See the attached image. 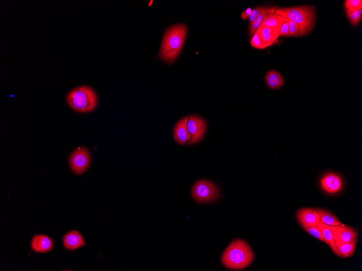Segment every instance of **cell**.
I'll list each match as a JSON object with an SVG mask.
<instances>
[{
  "label": "cell",
  "instance_id": "obj_28",
  "mask_svg": "<svg viewBox=\"0 0 362 271\" xmlns=\"http://www.w3.org/2000/svg\"><path fill=\"white\" fill-rule=\"evenodd\" d=\"M252 12V9L251 8H247L241 13V18L244 20L249 19L250 17H251Z\"/></svg>",
  "mask_w": 362,
  "mask_h": 271
},
{
  "label": "cell",
  "instance_id": "obj_8",
  "mask_svg": "<svg viewBox=\"0 0 362 271\" xmlns=\"http://www.w3.org/2000/svg\"><path fill=\"white\" fill-rule=\"evenodd\" d=\"M332 230L335 242L338 245L358 241V233L350 226L341 224L338 226H329Z\"/></svg>",
  "mask_w": 362,
  "mask_h": 271
},
{
  "label": "cell",
  "instance_id": "obj_1",
  "mask_svg": "<svg viewBox=\"0 0 362 271\" xmlns=\"http://www.w3.org/2000/svg\"><path fill=\"white\" fill-rule=\"evenodd\" d=\"M188 33V26L180 23L166 30L162 40L160 58L168 63H174L181 52Z\"/></svg>",
  "mask_w": 362,
  "mask_h": 271
},
{
  "label": "cell",
  "instance_id": "obj_19",
  "mask_svg": "<svg viewBox=\"0 0 362 271\" xmlns=\"http://www.w3.org/2000/svg\"><path fill=\"white\" fill-rule=\"evenodd\" d=\"M320 216V222L329 226H338L342 224L333 213L322 208H314Z\"/></svg>",
  "mask_w": 362,
  "mask_h": 271
},
{
  "label": "cell",
  "instance_id": "obj_24",
  "mask_svg": "<svg viewBox=\"0 0 362 271\" xmlns=\"http://www.w3.org/2000/svg\"><path fill=\"white\" fill-rule=\"evenodd\" d=\"M289 24V36L291 37H299L300 29L298 25L290 20H286Z\"/></svg>",
  "mask_w": 362,
  "mask_h": 271
},
{
  "label": "cell",
  "instance_id": "obj_4",
  "mask_svg": "<svg viewBox=\"0 0 362 271\" xmlns=\"http://www.w3.org/2000/svg\"><path fill=\"white\" fill-rule=\"evenodd\" d=\"M70 106L74 110L87 113L94 111L98 105V96L88 86H80L71 90L67 97Z\"/></svg>",
  "mask_w": 362,
  "mask_h": 271
},
{
  "label": "cell",
  "instance_id": "obj_5",
  "mask_svg": "<svg viewBox=\"0 0 362 271\" xmlns=\"http://www.w3.org/2000/svg\"><path fill=\"white\" fill-rule=\"evenodd\" d=\"M192 194L195 201L200 203L214 202L220 196V192L215 183L207 180L197 181L192 187Z\"/></svg>",
  "mask_w": 362,
  "mask_h": 271
},
{
  "label": "cell",
  "instance_id": "obj_27",
  "mask_svg": "<svg viewBox=\"0 0 362 271\" xmlns=\"http://www.w3.org/2000/svg\"><path fill=\"white\" fill-rule=\"evenodd\" d=\"M279 37H289V24L286 21L283 24L279 32Z\"/></svg>",
  "mask_w": 362,
  "mask_h": 271
},
{
  "label": "cell",
  "instance_id": "obj_13",
  "mask_svg": "<svg viewBox=\"0 0 362 271\" xmlns=\"http://www.w3.org/2000/svg\"><path fill=\"white\" fill-rule=\"evenodd\" d=\"M280 30L265 27L261 25L256 34L261 42L265 45L269 46L277 42L279 37Z\"/></svg>",
  "mask_w": 362,
  "mask_h": 271
},
{
  "label": "cell",
  "instance_id": "obj_21",
  "mask_svg": "<svg viewBox=\"0 0 362 271\" xmlns=\"http://www.w3.org/2000/svg\"><path fill=\"white\" fill-rule=\"evenodd\" d=\"M345 12L350 23L354 27L358 26L362 20V9L353 12L345 9Z\"/></svg>",
  "mask_w": 362,
  "mask_h": 271
},
{
  "label": "cell",
  "instance_id": "obj_18",
  "mask_svg": "<svg viewBox=\"0 0 362 271\" xmlns=\"http://www.w3.org/2000/svg\"><path fill=\"white\" fill-rule=\"evenodd\" d=\"M279 7L278 6L274 7H265L264 11L259 15V16L257 18L253 23L249 25V34L251 37H253V36L256 34L257 30H258L260 26H261L264 18L268 14L275 13V11Z\"/></svg>",
  "mask_w": 362,
  "mask_h": 271
},
{
  "label": "cell",
  "instance_id": "obj_10",
  "mask_svg": "<svg viewBox=\"0 0 362 271\" xmlns=\"http://www.w3.org/2000/svg\"><path fill=\"white\" fill-rule=\"evenodd\" d=\"M298 223L303 227H316L320 223V216L314 208L307 207L299 209L296 213Z\"/></svg>",
  "mask_w": 362,
  "mask_h": 271
},
{
  "label": "cell",
  "instance_id": "obj_7",
  "mask_svg": "<svg viewBox=\"0 0 362 271\" xmlns=\"http://www.w3.org/2000/svg\"><path fill=\"white\" fill-rule=\"evenodd\" d=\"M91 162L90 153L88 148L84 147L77 148L70 156V167L72 171L77 175H81L87 171Z\"/></svg>",
  "mask_w": 362,
  "mask_h": 271
},
{
  "label": "cell",
  "instance_id": "obj_20",
  "mask_svg": "<svg viewBox=\"0 0 362 271\" xmlns=\"http://www.w3.org/2000/svg\"><path fill=\"white\" fill-rule=\"evenodd\" d=\"M357 242L338 245V257L343 259L351 257L355 252Z\"/></svg>",
  "mask_w": 362,
  "mask_h": 271
},
{
  "label": "cell",
  "instance_id": "obj_26",
  "mask_svg": "<svg viewBox=\"0 0 362 271\" xmlns=\"http://www.w3.org/2000/svg\"><path fill=\"white\" fill-rule=\"evenodd\" d=\"M265 8V7L258 6L252 10L251 17L249 19V25L253 23L255 20L259 16V15L264 11Z\"/></svg>",
  "mask_w": 362,
  "mask_h": 271
},
{
  "label": "cell",
  "instance_id": "obj_3",
  "mask_svg": "<svg viewBox=\"0 0 362 271\" xmlns=\"http://www.w3.org/2000/svg\"><path fill=\"white\" fill-rule=\"evenodd\" d=\"M275 13L281 15L285 20L296 23L300 29L299 37H305L314 29L316 11L312 5L279 8Z\"/></svg>",
  "mask_w": 362,
  "mask_h": 271
},
{
  "label": "cell",
  "instance_id": "obj_17",
  "mask_svg": "<svg viewBox=\"0 0 362 271\" xmlns=\"http://www.w3.org/2000/svg\"><path fill=\"white\" fill-rule=\"evenodd\" d=\"M322 232L324 238L326 240V244L330 247L333 252L338 256V246L336 244L334 238V235L332 231L327 225H325L322 222H320L318 226L316 227Z\"/></svg>",
  "mask_w": 362,
  "mask_h": 271
},
{
  "label": "cell",
  "instance_id": "obj_12",
  "mask_svg": "<svg viewBox=\"0 0 362 271\" xmlns=\"http://www.w3.org/2000/svg\"><path fill=\"white\" fill-rule=\"evenodd\" d=\"M33 250L37 253L49 252L53 247V242L46 235H35L31 242Z\"/></svg>",
  "mask_w": 362,
  "mask_h": 271
},
{
  "label": "cell",
  "instance_id": "obj_11",
  "mask_svg": "<svg viewBox=\"0 0 362 271\" xmlns=\"http://www.w3.org/2000/svg\"><path fill=\"white\" fill-rule=\"evenodd\" d=\"M189 116L183 117L176 124L174 136L175 141L180 145H183L190 142L192 139V136L187 128V123Z\"/></svg>",
  "mask_w": 362,
  "mask_h": 271
},
{
  "label": "cell",
  "instance_id": "obj_25",
  "mask_svg": "<svg viewBox=\"0 0 362 271\" xmlns=\"http://www.w3.org/2000/svg\"><path fill=\"white\" fill-rule=\"evenodd\" d=\"M252 47L258 49H264L269 47V45L264 44L259 39L257 34H255L250 42Z\"/></svg>",
  "mask_w": 362,
  "mask_h": 271
},
{
  "label": "cell",
  "instance_id": "obj_14",
  "mask_svg": "<svg viewBox=\"0 0 362 271\" xmlns=\"http://www.w3.org/2000/svg\"><path fill=\"white\" fill-rule=\"evenodd\" d=\"M63 243L65 248L69 250H75L86 245L82 236L76 231L66 234L63 238Z\"/></svg>",
  "mask_w": 362,
  "mask_h": 271
},
{
  "label": "cell",
  "instance_id": "obj_16",
  "mask_svg": "<svg viewBox=\"0 0 362 271\" xmlns=\"http://www.w3.org/2000/svg\"><path fill=\"white\" fill-rule=\"evenodd\" d=\"M285 22L286 20L281 15L275 13H270L265 16L261 25L265 27L280 30Z\"/></svg>",
  "mask_w": 362,
  "mask_h": 271
},
{
  "label": "cell",
  "instance_id": "obj_15",
  "mask_svg": "<svg viewBox=\"0 0 362 271\" xmlns=\"http://www.w3.org/2000/svg\"><path fill=\"white\" fill-rule=\"evenodd\" d=\"M265 83L268 88L278 90L285 85V81L281 74L277 71L269 70L265 75Z\"/></svg>",
  "mask_w": 362,
  "mask_h": 271
},
{
  "label": "cell",
  "instance_id": "obj_23",
  "mask_svg": "<svg viewBox=\"0 0 362 271\" xmlns=\"http://www.w3.org/2000/svg\"><path fill=\"white\" fill-rule=\"evenodd\" d=\"M305 231L313 237L326 244V240L319 229L316 227H303Z\"/></svg>",
  "mask_w": 362,
  "mask_h": 271
},
{
  "label": "cell",
  "instance_id": "obj_2",
  "mask_svg": "<svg viewBox=\"0 0 362 271\" xmlns=\"http://www.w3.org/2000/svg\"><path fill=\"white\" fill-rule=\"evenodd\" d=\"M254 254L249 245L244 240L236 239L229 245L222 255V263L228 269L242 270L251 265Z\"/></svg>",
  "mask_w": 362,
  "mask_h": 271
},
{
  "label": "cell",
  "instance_id": "obj_9",
  "mask_svg": "<svg viewBox=\"0 0 362 271\" xmlns=\"http://www.w3.org/2000/svg\"><path fill=\"white\" fill-rule=\"evenodd\" d=\"M187 128L192 136V140L188 144H195V143L200 141L205 136L207 128L206 122L200 116L190 115L189 116Z\"/></svg>",
  "mask_w": 362,
  "mask_h": 271
},
{
  "label": "cell",
  "instance_id": "obj_6",
  "mask_svg": "<svg viewBox=\"0 0 362 271\" xmlns=\"http://www.w3.org/2000/svg\"><path fill=\"white\" fill-rule=\"evenodd\" d=\"M319 188L330 196H335L342 192L345 186L344 178L340 174L333 171L323 173L319 178Z\"/></svg>",
  "mask_w": 362,
  "mask_h": 271
},
{
  "label": "cell",
  "instance_id": "obj_29",
  "mask_svg": "<svg viewBox=\"0 0 362 271\" xmlns=\"http://www.w3.org/2000/svg\"><path fill=\"white\" fill-rule=\"evenodd\" d=\"M150 2H150V5H149V6H150V4H152V1H150Z\"/></svg>",
  "mask_w": 362,
  "mask_h": 271
},
{
  "label": "cell",
  "instance_id": "obj_22",
  "mask_svg": "<svg viewBox=\"0 0 362 271\" xmlns=\"http://www.w3.org/2000/svg\"><path fill=\"white\" fill-rule=\"evenodd\" d=\"M345 9L349 11H356L362 9V0H346L344 3Z\"/></svg>",
  "mask_w": 362,
  "mask_h": 271
}]
</instances>
